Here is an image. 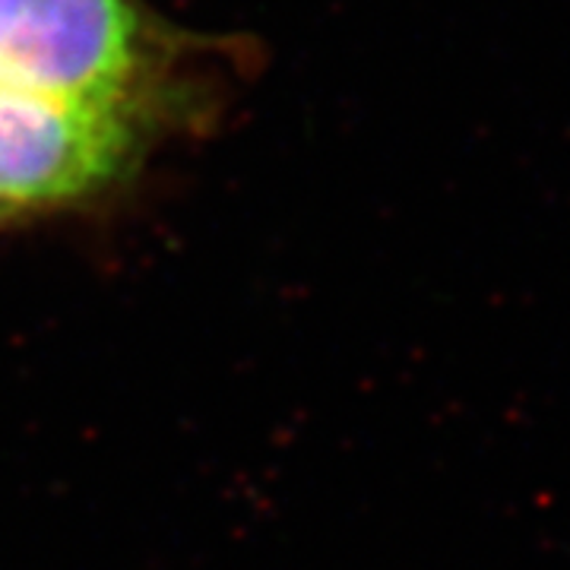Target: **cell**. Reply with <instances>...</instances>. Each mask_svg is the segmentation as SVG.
<instances>
[{
	"label": "cell",
	"instance_id": "cell-1",
	"mask_svg": "<svg viewBox=\"0 0 570 570\" xmlns=\"http://www.w3.org/2000/svg\"><path fill=\"white\" fill-rule=\"evenodd\" d=\"M228 55L142 0H0V89L163 137L209 115Z\"/></svg>",
	"mask_w": 570,
	"mask_h": 570
},
{
	"label": "cell",
	"instance_id": "cell-2",
	"mask_svg": "<svg viewBox=\"0 0 570 570\" xmlns=\"http://www.w3.org/2000/svg\"><path fill=\"white\" fill-rule=\"evenodd\" d=\"M163 140L130 118L0 89V232L102 204Z\"/></svg>",
	"mask_w": 570,
	"mask_h": 570
}]
</instances>
